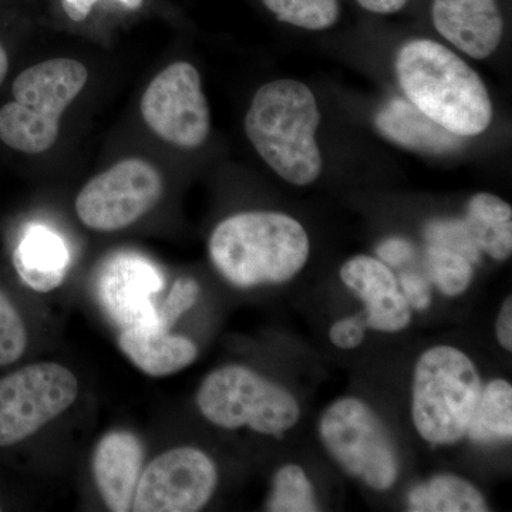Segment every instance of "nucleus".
<instances>
[{
	"instance_id": "f257e3e1",
	"label": "nucleus",
	"mask_w": 512,
	"mask_h": 512,
	"mask_svg": "<svg viewBox=\"0 0 512 512\" xmlns=\"http://www.w3.org/2000/svg\"><path fill=\"white\" fill-rule=\"evenodd\" d=\"M396 74L406 99L450 133L474 137L493 120L487 87L461 57L433 40L404 45Z\"/></svg>"
},
{
	"instance_id": "f03ea898",
	"label": "nucleus",
	"mask_w": 512,
	"mask_h": 512,
	"mask_svg": "<svg viewBox=\"0 0 512 512\" xmlns=\"http://www.w3.org/2000/svg\"><path fill=\"white\" fill-rule=\"evenodd\" d=\"M208 251L225 281L251 289L295 278L308 262L311 241L301 222L289 215L249 211L220 222Z\"/></svg>"
},
{
	"instance_id": "7ed1b4c3",
	"label": "nucleus",
	"mask_w": 512,
	"mask_h": 512,
	"mask_svg": "<svg viewBox=\"0 0 512 512\" xmlns=\"http://www.w3.org/2000/svg\"><path fill=\"white\" fill-rule=\"evenodd\" d=\"M319 123L318 103L308 86L275 80L255 93L245 117V133L279 177L293 185H309L322 171L316 144Z\"/></svg>"
},
{
	"instance_id": "20e7f679",
	"label": "nucleus",
	"mask_w": 512,
	"mask_h": 512,
	"mask_svg": "<svg viewBox=\"0 0 512 512\" xmlns=\"http://www.w3.org/2000/svg\"><path fill=\"white\" fill-rule=\"evenodd\" d=\"M483 384L473 360L454 346L426 350L413 373L412 419L421 439L450 446L466 437Z\"/></svg>"
},
{
	"instance_id": "39448f33",
	"label": "nucleus",
	"mask_w": 512,
	"mask_h": 512,
	"mask_svg": "<svg viewBox=\"0 0 512 512\" xmlns=\"http://www.w3.org/2000/svg\"><path fill=\"white\" fill-rule=\"evenodd\" d=\"M89 80L83 63L52 59L16 77L12 103L0 109V141L13 150L42 154L55 146L60 120Z\"/></svg>"
},
{
	"instance_id": "423d86ee",
	"label": "nucleus",
	"mask_w": 512,
	"mask_h": 512,
	"mask_svg": "<svg viewBox=\"0 0 512 512\" xmlns=\"http://www.w3.org/2000/svg\"><path fill=\"white\" fill-rule=\"evenodd\" d=\"M197 406L221 429L249 427L265 436H282L301 419V406L289 390L242 365L222 366L205 377Z\"/></svg>"
},
{
	"instance_id": "0eeeda50",
	"label": "nucleus",
	"mask_w": 512,
	"mask_h": 512,
	"mask_svg": "<svg viewBox=\"0 0 512 512\" xmlns=\"http://www.w3.org/2000/svg\"><path fill=\"white\" fill-rule=\"evenodd\" d=\"M320 439L346 473L376 491H387L399 476V458L379 414L357 397L330 404L319 423Z\"/></svg>"
},
{
	"instance_id": "6e6552de",
	"label": "nucleus",
	"mask_w": 512,
	"mask_h": 512,
	"mask_svg": "<svg viewBox=\"0 0 512 512\" xmlns=\"http://www.w3.org/2000/svg\"><path fill=\"white\" fill-rule=\"evenodd\" d=\"M79 380L59 363H35L0 379V447L22 443L73 406Z\"/></svg>"
},
{
	"instance_id": "1a4fd4ad",
	"label": "nucleus",
	"mask_w": 512,
	"mask_h": 512,
	"mask_svg": "<svg viewBox=\"0 0 512 512\" xmlns=\"http://www.w3.org/2000/svg\"><path fill=\"white\" fill-rule=\"evenodd\" d=\"M163 194L160 171L148 161L128 158L84 185L74 208L87 228L114 232L143 218L156 207Z\"/></svg>"
},
{
	"instance_id": "9d476101",
	"label": "nucleus",
	"mask_w": 512,
	"mask_h": 512,
	"mask_svg": "<svg viewBox=\"0 0 512 512\" xmlns=\"http://www.w3.org/2000/svg\"><path fill=\"white\" fill-rule=\"evenodd\" d=\"M140 111L147 127L173 146L197 148L210 136V107L200 73L190 63H171L158 73L143 94Z\"/></svg>"
},
{
	"instance_id": "9b49d317",
	"label": "nucleus",
	"mask_w": 512,
	"mask_h": 512,
	"mask_svg": "<svg viewBox=\"0 0 512 512\" xmlns=\"http://www.w3.org/2000/svg\"><path fill=\"white\" fill-rule=\"evenodd\" d=\"M218 468L197 447L165 451L148 464L138 480L136 512H197L217 490Z\"/></svg>"
},
{
	"instance_id": "f8f14e48",
	"label": "nucleus",
	"mask_w": 512,
	"mask_h": 512,
	"mask_svg": "<svg viewBox=\"0 0 512 512\" xmlns=\"http://www.w3.org/2000/svg\"><path fill=\"white\" fill-rule=\"evenodd\" d=\"M164 288V276L153 262L133 252H120L101 266L97 298L121 329L157 326L153 296Z\"/></svg>"
},
{
	"instance_id": "ddd939ff",
	"label": "nucleus",
	"mask_w": 512,
	"mask_h": 512,
	"mask_svg": "<svg viewBox=\"0 0 512 512\" xmlns=\"http://www.w3.org/2000/svg\"><path fill=\"white\" fill-rule=\"evenodd\" d=\"M340 279L363 302L367 328L396 333L412 322V309L404 299L399 279L380 259L353 256L340 269Z\"/></svg>"
},
{
	"instance_id": "4468645a",
	"label": "nucleus",
	"mask_w": 512,
	"mask_h": 512,
	"mask_svg": "<svg viewBox=\"0 0 512 512\" xmlns=\"http://www.w3.org/2000/svg\"><path fill=\"white\" fill-rule=\"evenodd\" d=\"M431 13L437 32L473 59H487L503 39L497 0H434Z\"/></svg>"
},
{
	"instance_id": "2eb2a0df",
	"label": "nucleus",
	"mask_w": 512,
	"mask_h": 512,
	"mask_svg": "<svg viewBox=\"0 0 512 512\" xmlns=\"http://www.w3.org/2000/svg\"><path fill=\"white\" fill-rule=\"evenodd\" d=\"M144 447L126 430L101 437L93 454V477L104 504L113 512L130 511L143 473Z\"/></svg>"
},
{
	"instance_id": "dca6fc26",
	"label": "nucleus",
	"mask_w": 512,
	"mask_h": 512,
	"mask_svg": "<svg viewBox=\"0 0 512 512\" xmlns=\"http://www.w3.org/2000/svg\"><path fill=\"white\" fill-rule=\"evenodd\" d=\"M119 348L141 372L151 377L174 375L197 360L198 348L184 336L171 335L157 326L121 329Z\"/></svg>"
},
{
	"instance_id": "f3484780",
	"label": "nucleus",
	"mask_w": 512,
	"mask_h": 512,
	"mask_svg": "<svg viewBox=\"0 0 512 512\" xmlns=\"http://www.w3.org/2000/svg\"><path fill=\"white\" fill-rule=\"evenodd\" d=\"M376 126L393 143L420 153H453L464 144V137L441 127L409 100H390L377 114Z\"/></svg>"
},
{
	"instance_id": "a211bd4d",
	"label": "nucleus",
	"mask_w": 512,
	"mask_h": 512,
	"mask_svg": "<svg viewBox=\"0 0 512 512\" xmlns=\"http://www.w3.org/2000/svg\"><path fill=\"white\" fill-rule=\"evenodd\" d=\"M70 255L59 234L45 225H32L13 252V265L22 281L36 292H52L63 284Z\"/></svg>"
},
{
	"instance_id": "6ab92c4d",
	"label": "nucleus",
	"mask_w": 512,
	"mask_h": 512,
	"mask_svg": "<svg viewBox=\"0 0 512 512\" xmlns=\"http://www.w3.org/2000/svg\"><path fill=\"white\" fill-rule=\"evenodd\" d=\"M481 254L505 261L512 252V208L487 192L474 195L463 218Z\"/></svg>"
},
{
	"instance_id": "aec40b11",
	"label": "nucleus",
	"mask_w": 512,
	"mask_h": 512,
	"mask_svg": "<svg viewBox=\"0 0 512 512\" xmlns=\"http://www.w3.org/2000/svg\"><path fill=\"white\" fill-rule=\"evenodd\" d=\"M407 510L412 512H484L488 504L483 493L466 478L437 474L414 485L407 494Z\"/></svg>"
},
{
	"instance_id": "412c9836",
	"label": "nucleus",
	"mask_w": 512,
	"mask_h": 512,
	"mask_svg": "<svg viewBox=\"0 0 512 512\" xmlns=\"http://www.w3.org/2000/svg\"><path fill=\"white\" fill-rule=\"evenodd\" d=\"M466 436L473 443L481 446L511 441L512 386L510 382L495 379L483 387Z\"/></svg>"
},
{
	"instance_id": "4be33fe9",
	"label": "nucleus",
	"mask_w": 512,
	"mask_h": 512,
	"mask_svg": "<svg viewBox=\"0 0 512 512\" xmlns=\"http://www.w3.org/2000/svg\"><path fill=\"white\" fill-rule=\"evenodd\" d=\"M266 510L271 512L319 511L315 488L305 470L296 464L279 468L272 481V491L266 501Z\"/></svg>"
},
{
	"instance_id": "5701e85b",
	"label": "nucleus",
	"mask_w": 512,
	"mask_h": 512,
	"mask_svg": "<svg viewBox=\"0 0 512 512\" xmlns=\"http://www.w3.org/2000/svg\"><path fill=\"white\" fill-rule=\"evenodd\" d=\"M426 269L430 281L443 295H463L470 288L474 276V264L466 256L451 249L429 245L426 252Z\"/></svg>"
},
{
	"instance_id": "b1692460",
	"label": "nucleus",
	"mask_w": 512,
	"mask_h": 512,
	"mask_svg": "<svg viewBox=\"0 0 512 512\" xmlns=\"http://www.w3.org/2000/svg\"><path fill=\"white\" fill-rule=\"evenodd\" d=\"M276 19L308 30L332 28L339 18V0H262Z\"/></svg>"
},
{
	"instance_id": "393cba45",
	"label": "nucleus",
	"mask_w": 512,
	"mask_h": 512,
	"mask_svg": "<svg viewBox=\"0 0 512 512\" xmlns=\"http://www.w3.org/2000/svg\"><path fill=\"white\" fill-rule=\"evenodd\" d=\"M28 348V329L8 296L0 291V366L18 362Z\"/></svg>"
},
{
	"instance_id": "a878e982",
	"label": "nucleus",
	"mask_w": 512,
	"mask_h": 512,
	"mask_svg": "<svg viewBox=\"0 0 512 512\" xmlns=\"http://www.w3.org/2000/svg\"><path fill=\"white\" fill-rule=\"evenodd\" d=\"M429 245H437L466 256L471 264H478L481 261V251L471 237L464 220H436L427 224L424 229Z\"/></svg>"
},
{
	"instance_id": "bb28decb",
	"label": "nucleus",
	"mask_w": 512,
	"mask_h": 512,
	"mask_svg": "<svg viewBox=\"0 0 512 512\" xmlns=\"http://www.w3.org/2000/svg\"><path fill=\"white\" fill-rule=\"evenodd\" d=\"M200 293V284L195 279H177L168 293L167 299L161 308L157 309V328L170 332L178 319L197 303Z\"/></svg>"
},
{
	"instance_id": "cd10ccee",
	"label": "nucleus",
	"mask_w": 512,
	"mask_h": 512,
	"mask_svg": "<svg viewBox=\"0 0 512 512\" xmlns=\"http://www.w3.org/2000/svg\"><path fill=\"white\" fill-rule=\"evenodd\" d=\"M367 323L363 313L336 320L329 330V339L336 348L352 350L359 348L366 338Z\"/></svg>"
},
{
	"instance_id": "c85d7f7f",
	"label": "nucleus",
	"mask_w": 512,
	"mask_h": 512,
	"mask_svg": "<svg viewBox=\"0 0 512 512\" xmlns=\"http://www.w3.org/2000/svg\"><path fill=\"white\" fill-rule=\"evenodd\" d=\"M399 285L410 309L424 312L430 308L431 289L429 281L424 276L414 274V272H406V274L400 275Z\"/></svg>"
},
{
	"instance_id": "c756f323",
	"label": "nucleus",
	"mask_w": 512,
	"mask_h": 512,
	"mask_svg": "<svg viewBox=\"0 0 512 512\" xmlns=\"http://www.w3.org/2000/svg\"><path fill=\"white\" fill-rule=\"evenodd\" d=\"M376 254L380 261L387 266L399 268L412 261L414 248L412 242L400 237H392L384 239L376 248Z\"/></svg>"
},
{
	"instance_id": "7c9ffc66",
	"label": "nucleus",
	"mask_w": 512,
	"mask_h": 512,
	"mask_svg": "<svg viewBox=\"0 0 512 512\" xmlns=\"http://www.w3.org/2000/svg\"><path fill=\"white\" fill-rule=\"evenodd\" d=\"M99 0H62V6L67 18L73 22H83L89 18L90 12ZM126 9L137 10L143 6L144 0H116Z\"/></svg>"
},
{
	"instance_id": "2f4dec72",
	"label": "nucleus",
	"mask_w": 512,
	"mask_h": 512,
	"mask_svg": "<svg viewBox=\"0 0 512 512\" xmlns=\"http://www.w3.org/2000/svg\"><path fill=\"white\" fill-rule=\"evenodd\" d=\"M497 339L505 350H512V298L508 296L497 318Z\"/></svg>"
},
{
	"instance_id": "473e14b6",
	"label": "nucleus",
	"mask_w": 512,
	"mask_h": 512,
	"mask_svg": "<svg viewBox=\"0 0 512 512\" xmlns=\"http://www.w3.org/2000/svg\"><path fill=\"white\" fill-rule=\"evenodd\" d=\"M357 3L369 12L390 15L403 9L407 0H357Z\"/></svg>"
},
{
	"instance_id": "72a5a7b5",
	"label": "nucleus",
	"mask_w": 512,
	"mask_h": 512,
	"mask_svg": "<svg viewBox=\"0 0 512 512\" xmlns=\"http://www.w3.org/2000/svg\"><path fill=\"white\" fill-rule=\"evenodd\" d=\"M9 70V57L8 53H6L5 47L0 45V86L5 82L6 74H8Z\"/></svg>"
}]
</instances>
